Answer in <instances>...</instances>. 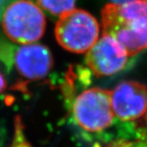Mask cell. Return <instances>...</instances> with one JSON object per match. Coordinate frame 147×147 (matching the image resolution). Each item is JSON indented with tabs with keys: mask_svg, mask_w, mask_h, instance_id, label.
Instances as JSON below:
<instances>
[{
	"mask_svg": "<svg viewBox=\"0 0 147 147\" xmlns=\"http://www.w3.org/2000/svg\"><path fill=\"white\" fill-rule=\"evenodd\" d=\"M102 26L104 33L116 38L129 56L147 49V0L106 5Z\"/></svg>",
	"mask_w": 147,
	"mask_h": 147,
	"instance_id": "1",
	"label": "cell"
},
{
	"mask_svg": "<svg viewBox=\"0 0 147 147\" xmlns=\"http://www.w3.org/2000/svg\"><path fill=\"white\" fill-rule=\"evenodd\" d=\"M2 26L7 36L20 44L38 41L46 28V19L39 6L30 0H17L3 13Z\"/></svg>",
	"mask_w": 147,
	"mask_h": 147,
	"instance_id": "2",
	"label": "cell"
},
{
	"mask_svg": "<svg viewBox=\"0 0 147 147\" xmlns=\"http://www.w3.org/2000/svg\"><path fill=\"white\" fill-rule=\"evenodd\" d=\"M98 21L89 12L73 9L60 16L55 27L58 43L74 53H87L100 38Z\"/></svg>",
	"mask_w": 147,
	"mask_h": 147,
	"instance_id": "3",
	"label": "cell"
},
{
	"mask_svg": "<svg viewBox=\"0 0 147 147\" xmlns=\"http://www.w3.org/2000/svg\"><path fill=\"white\" fill-rule=\"evenodd\" d=\"M72 114L76 123L85 131L105 130L112 124L115 118L110 92L99 88L82 92L74 100Z\"/></svg>",
	"mask_w": 147,
	"mask_h": 147,
	"instance_id": "4",
	"label": "cell"
},
{
	"mask_svg": "<svg viewBox=\"0 0 147 147\" xmlns=\"http://www.w3.org/2000/svg\"><path fill=\"white\" fill-rule=\"evenodd\" d=\"M128 57L120 42L104 33L87 52L86 63L96 75L110 76L125 67Z\"/></svg>",
	"mask_w": 147,
	"mask_h": 147,
	"instance_id": "5",
	"label": "cell"
},
{
	"mask_svg": "<svg viewBox=\"0 0 147 147\" xmlns=\"http://www.w3.org/2000/svg\"><path fill=\"white\" fill-rule=\"evenodd\" d=\"M115 117L122 121H132L147 112V88L137 82L126 81L110 92Z\"/></svg>",
	"mask_w": 147,
	"mask_h": 147,
	"instance_id": "6",
	"label": "cell"
},
{
	"mask_svg": "<svg viewBox=\"0 0 147 147\" xmlns=\"http://www.w3.org/2000/svg\"><path fill=\"white\" fill-rule=\"evenodd\" d=\"M14 65L21 76L33 80L41 79L53 68V55L42 44L35 42L24 44L15 53Z\"/></svg>",
	"mask_w": 147,
	"mask_h": 147,
	"instance_id": "7",
	"label": "cell"
},
{
	"mask_svg": "<svg viewBox=\"0 0 147 147\" xmlns=\"http://www.w3.org/2000/svg\"><path fill=\"white\" fill-rule=\"evenodd\" d=\"M38 5L53 16H61L74 9L75 0H37Z\"/></svg>",
	"mask_w": 147,
	"mask_h": 147,
	"instance_id": "8",
	"label": "cell"
},
{
	"mask_svg": "<svg viewBox=\"0 0 147 147\" xmlns=\"http://www.w3.org/2000/svg\"><path fill=\"white\" fill-rule=\"evenodd\" d=\"M24 127L21 118L16 116L14 120V135L10 147H33L26 137Z\"/></svg>",
	"mask_w": 147,
	"mask_h": 147,
	"instance_id": "9",
	"label": "cell"
},
{
	"mask_svg": "<svg viewBox=\"0 0 147 147\" xmlns=\"http://www.w3.org/2000/svg\"><path fill=\"white\" fill-rule=\"evenodd\" d=\"M6 88V81L3 74L0 73V94L4 91Z\"/></svg>",
	"mask_w": 147,
	"mask_h": 147,
	"instance_id": "10",
	"label": "cell"
},
{
	"mask_svg": "<svg viewBox=\"0 0 147 147\" xmlns=\"http://www.w3.org/2000/svg\"><path fill=\"white\" fill-rule=\"evenodd\" d=\"M134 0H110L111 3H115V4H119V3H124L127 2H131Z\"/></svg>",
	"mask_w": 147,
	"mask_h": 147,
	"instance_id": "11",
	"label": "cell"
},
{
	"mask_svg": "<svg viewBox=\"0 0 147 147\" xmlns=\"http://www.w3.org/2000/svg\"><path fill=\"white\" fill-rule=\"evenodd\" d=\"M145 120H146V128H147V112H146V114L145 115Z\"/></svg>",
	"mask_w": 147,
	"mask_h": 147,
	"instance_id": "12",
	"label": "cell"
}]
</instances>
